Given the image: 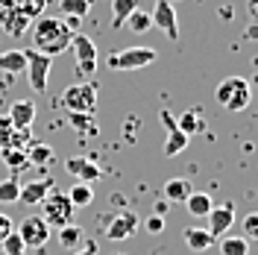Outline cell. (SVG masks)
I'll list each match as a JSON object with an SVG mask.
<instances>
[{
    "instance_id": "1",
    "label": "cell",
    "mask_w": 258,
    "mask_h": 255,
    "mask_svg": "<svg viewBox=\"0 0 258 255\" xmlns=\"http://www.w3.org/2000/svg\"><path fill=\"white\" fill-rule=\"evenodd\" d=\"M71 38H74V32L64 24V18L41 15V18H35V24H32V44H35L32 50L44 53L50 59L64 53V50H71Z\"/></svg>"
},
{
    "instance_id": "2",
    "label": "cell",
    "mask_w": 258,
    "mask_h": 255,
    "mask_svg": "<svg viewBox=\"0 0 258 255\" xmlns=\"http://www.w3.org/2000/svg\"><path fill=\"white\" fill-rule=\"evenodd\" d=\"M214 100L223 106L226 112H243L249 106V100H252V85H249V80H243V77H226L217 85Z\"/></svg>"
},
{
    "instance_id": "3",
    "label": "cell",
    "mask_w": 258,
    "mask_h": 255,
    "mask_svg": "<svg viewBox=\"0 0 258 255\" xmlns=\"http://www.w3.org/2000/svg\"><path fill=\"white\" fill-rule=\"evenodd\" d=\"M74 211L77 208L71 206V200H68V194L64 191H53L44 197V203H41V217H44V223L50 229H62V226H71L74 223Z\"/></svg>"
},
{
    "instance_id": "4",
    "label": "cell",
    "mask_w": 258,
    "mask_h": 255,
    "mask_svg": "<svg viewBox=\"0 0 258 255\" xmlns=\"http://www.w3.org/2000/svg\"><path fill=\"white\" fill-rule=\"evenodd\" d=\"M62 106L71 114H91L97 109V85L94 82H74L62 94Z\"/></svg>"
},
{
    "instance_id": "5",
    "label": "cell",
    "mask_w": 258,
    "mask_h": 255,
    "mask_svg": "<svg viewBox=\"0 0 258 255\" xmlns=\"http://www.w3.org/2000/svg\"><path fill=\"white\" fill-rule=\"evenodd\" d=\"M156 59H159V53L153 47H126L109 56V68L112 71H141L147 65H153Z\"/></svg>"
},
{
    "instance_id": "6",
    "label": "cell",
    "mask_w": 258,
    "mask_h": 255,
    "mask_svg": "<svg viewBox=\"0 0 258 255\" xmlns=\"http://www.w3.org/2000/svg\"><path fill=\"white\" fill-rule=\"evenodd\" d=\"M24 56H27V77H30V88L35 94H44L47 91V80H50V68H53V59L44 56V53H38V50H24Z\"/></svg>"
},
{
    "instance_id": "7",
    "label": "cell",
    "mask_w": 258,
    "mask_h": 255,
    "mask_svg": "<svg viewBox=\"0 0 258 255\" xmlns=\"http://www.w3.org/2000/svg\"><path fill=\"white\" fill-rule=\"evenodd\" d=\"M15 232L21 235V240H24V246L27 249H38V246H44L50 240V226L44 223V217L41 214H30V217H24L21 223L15 226Z\"/></svg>"
},
{
    "instance_id": "8",
    "label": "cell",
    "mask_w": 258,
    "mask_h": 255,
    "mask_svg": "<svg viewBox=\"0 0 258 255\" xmlns=\"http://www.w3.org/2000/svg\"><path fill=\"white\" fill-rule=\"evenodd\" d=\"M71 50L77 56V71H80L82 77H94V71H97V44L88 35H82V32H74Z\"/></svg>"
},
{
    "instance_id": "9",
    "label": "cell",
    "mask_w": 258,
    "mask_h": 255,
    "mask_svg": "<svg viewBox=\"0 0 258 255\" xmlns=\"http://www.w3.org/2000/svg\"><path fill=\"white\" fill-rule=\"evenodd\" d=\"M0 30L6 32L9 38H21L24 32L30 30V18L18 9L15 0H0Z\"/></svg>"
},
{
    "instance_id": "10",
    "label": "cell",
    "mask_w": 258,
    "mask_h": 255,
    "mask_svg": "<svg viewBox=\"0 0 258 255\" xmlns=\"http://www.w3.org/2000/svg\"><path fill=\"white\" fill-rule=\"evenodd\" d=\"M159 120H161V126H167L164 156L170 159V156H179L182 150H188V144H191V138H188L185 132H179V129H176V120H173V114L167 112V109H161V112H159Z\"/></svg>"
},
{
    "instance_id": "11",
    "label": "cell",
    "mask_w": 258,
    "mask_h": 255,
    "mask_svg": "<svg viewBox=\"0 0 258 255\" xmlns=\"http://www.w3.org/2000/svg\"><path fill=\"white\" fill-rule=\"evenodd\" d=\"M150 18H153V27H159L170 41H176V38H179L176 9H173V3H170V0H159V3H156V9L150 12Z\"/></svg>"
},
{
    "instance_id": "12",
    "label": "cell",
    "mask_w": 258,
    "mask_h": 255,
    "mask_svg": "<svg viewBox=\"0 0 258 255\" xmlns=\"http://www.w3.org/2000/svg\"><path fill=\"white\" fill-rule=\"evenodd\" d=\"M138 214L135 211H120V214H114L109 226H106V238L109 240H126L132 238L135 232H138Z\"/></svg>"
},
{
    "instance_id": "13",
    "label": "cell",
    "mask_w": 258,
    "mask_h": 255,
    "mask_svg": "<svg viewBox=\"0 0 258 255\" xmlns=\"http://www.w3.org/2000/svg\"><path fill=\"white\" fill-rule=\"evenodd\" d=\"M232 223H235V203H232V200H226V203H220V206H214L209 211V232H211V238H220L223 232H229Z\"/></svg>"
},
{
    "instance_id": "14",
    "label": "cell",
    "mask_w": 258,
    "mask_h": 255,
    "mask_svg": "<svg viewBox=\"0 0 258 255\" xmlns=\"http://www.w3.org/2000/svg\"><path fill=\"white\" fill-rule=\"evenodd\" d=\"M64 170L71 176H77V182H85V185H91V182H97L100 176H103V170H100V164H97L94 159H85V156H74V159L64 161Z\"/></svg>"
},
{
    "instance_id": "15",
    "label": "cell",
    "mask_w": 258,
    "mask_h": 255,
    "mask_svg": "<svg viewBox=\"0 0 258 255\" xmlns=\"http://www.w3.org/2000/svg\"><path fill=\"white\" fill-rule=\"evenodd\" d=\"M53 191V179H32L27 185H21V194H18V200H24V206H41L44 203V197Z\"/></svg>"
},
{
    "instance_id": "16",
    "label": "cell",
    "mask_w": 258,
    "mask_h": 255,
    "mask_svg": "<svg viewBox=\"0 0 258 255\" xmlns=\"http://www.w3.org/2000/svg\"><path fill=\"white\" fill-rule=\"evenodd\" d=\"M9 123L15 129H30L32 120H35V103L32 100H15L12 106H9Z\"/></svg>"
},
{
    "instance_id": "17",
    "label": "cell",
    "mask_w": 258,
    "mask_h": 255,
    "mask_svg": "<svg viewBox=\"0 0 258 255\" xmlns=\"http://www.w3.org/2000/svg\"><path fill=\"white\" fill-rule=\"evenodd\" d=\"M182 240H185V246H188V249H194V252H206V249H211V243H214L217 238H211L209 229L188 226V229L182 232Z\"/></svg>"
},
{
    "instance_id": "18",
    "label": "cell",
    "mask_w": 258,
    "mask_h": 255,
    "mask_svg": "<svg viewBox=\"0 0 258 255\" xmlns=\"http://www.w3.org/2000/svg\"><path fill=\"white\" fill-rule=\"evenodd\" d=\"M191 182L188 179H182V176H176V179H167L164 182V197L170 200V203H185L188 197H191Z\"/></svg>"
},
{
    "instance_id": "19",
    "label": "cell",
    "mask_w": 258,
    "mask_h": 255,
    "mask_svg": "<svg viewBox=\"0 0 258 255\" xmlns=\"http://www.w3.org/2000/svg\"><path fill=\"white\" fill-rule=\"evenodd\" d=\"M185 206H188V211L194 217H209V211L214 208V200L206 191H191V197L185 200Z\"/></svg>"
},
{
    "instance_id": "20",
    "label": "cell",
    "mask_w": 258,
    "mask_h": 255,
    "mask_svg": "<svg viewBox=\"0 0 258 255\" xmlns=\"http://www.w3.org/2000/svg\"><path fill=\"white\" fill-rule=\"evenodd\" d=\"M24 68H27L24 50H6V53H0V71H6V74H24Z\"/></svg>"
},
{
    "instance_id": "21",
    "label": "cell",
    "mask_w": 258,
    "mask_h": 255,
    "mask_svg": "<svg viewBox=\"0 0 258 255\" xmlns=\"http://www.w3.org/2000/svg\"><path fill=\"white\" fill-rule=\"evenodd\" d=\"M27 159H30V164H35V167H47V164H53V147H50V144L32 141L30 147H27Z\"/></svg>"
},
{
    "instance_id": "22",
    "label": "cell",
    "mask_w": 258,
    "mask_h": 255,
    "mask_svg": "<svg viewBox=\"0 0 258 255\" xmlns=\"http://www.w3.org/2000/svg\"><path fill=\"white\" fill-rule=\"evenodd\" d=\"M68 200H71V206H74V208L91 206V200H94V185H85V182H77V185H71V191H68Z\"/></svg>"
},
{
    "instance_id": "23",
    "label": "cell",
    "mask_w": 258,
    "mask_h": 255,
    "mask_svg": "<svg viewBox=\"0 0 258 255\" xmlns=\"http://www.w3.org/2000/svg\"><path fill=\"white\" fill-rule=\"evenodd\" d=\"M59 12L62 18H85L91 12V0H59Z\"/></svg>"
},
{
    "instance_id": "24",
    "label": "cell",
    "mask_w": 258,
    "mask_h": 255,
    "mask_svg": "<svg viewBox=\"0 0 258 255\" xmlns=\"http://www.w3.org/2000/svg\"><path fill=\"white\" fill-rule=\"evenodd\" d=\"M0 156H3V164H6L12 173H21V170H27V167H30L27 150H0Z\"/></svg>"
},
{
    "instance_id": "25",
    "label": "cell",
    "mask_w": 258,
    "mask_h": 255,
    "mask_svg": "<svg viewBox=\"0 0 258 255\" xmlns=\"http://www.w3.org/2000/svg\"><path fill=\"white\" fill-rule=\"evenodd\" d=\"M220 255H249V240L243 235H229L220 240Z\"/></svg>"
},
{
    "instance_id": "26",
    "label": "cell",
    "mask_w": 258,
    "mask_h": 255,
    "mask_svg": "<svg viewBox=\"0 0 258 255\" xmlns=\"http://www.w3.org/2000/svg\"><path fill=\"white\" fill-rule=\"evenodd\" d=\"M176 129H179V132H185L188 138H194L197 132H203V129H206V123H203V117H200L197 112H185V114H179Z\"/></svg>"
},
{
    "instance_id": "27",
    "label": "cell",
    "mask_w": 258,
    "mask_h": 255,
    "mask_svg": "<svg viewBox=\"0 0 258 255\" xmlns=\"http://www.w3.org/2000/svg\"><path fill=\"white\" fill-rule=\"evenodd\" d=\"M138 9V0H112V18H114V27H123L126 18Z\"/></svg>"
},
{
    "instance_id": "28",
    "label": "cell",
    "mask_w": 258,
    "mask_h": 255,
    "mask_svg": "<svg viewBox=\"0 0 258 255\" xmlns=\"http://www.w3.org/2000/svg\"><path fill=\"white\" fill-rule=\"evenodd\" d=\"M59 243H62V249H77L82 243V229L77 223L62 226V229H59Z\"/></svg>"
},
{
    "instance_id": "29",
    "label": "cell",
    "mask_w": 258,
    "mask_h": 255,
    "mask_svg": "<svg viewBox=\"0 0 258 255\" xmlns=\"http://www.w3.org/2000/svg\"><path fill=\"white\" fill-rule=\"evenodd\" d=\"M123 27H129L132 32H147L150 27H153V18H150V12H144V9H135V12L126 18Z\"/></svg>"
},
{
    "instance_id": "30",
    "label": "cell",
    "mask_w": 258,
    "mask_h": 255,
    "mask_svg": "<svg viewBox=\"0 0 258 255\" xmlns=\"http://www.w3.org/2000/svg\"><path fill=\"white\" fill-rule=\"evenodd\" d=\"M15 3H18V9L30 18V21L41 18V15H44V9H47V0H15Z\"/></svg>"
},
{
    "instance_id": "31",
    "label": "cell",
    "mask_w": 258,
    "mask_h": 255,
    "mask_svg": "<svg viewBox=\"0 0 258 255\" xmlns=\"http://www.w3.org/2000/svg\"><path fill=\"white\" fill-rule=\"evenodd\" d=\"M0 246H3V252L6 255H27V246H24V240L18 232H9L6 238L0 240Z\"/></svg>"
},
{
    "instance_id": "32",
    "label": "cell",
    "mask_w": 258,
    "mask_h": 255,
    "mask_svg": "<svg viewBox=\"0 0 258 255\" xmlns=\"http://www.w3.org/2000/svg\"><path fill=\"white\" fill-rule=\"evenodd\" d=\"M18 194H21L18 179H3L0 182V203H18Z\"/></svg>"
},
{
    "instance_id": "33",
    "label": "cell",
    "mask_w": 258,
    "mask_h": 255,
    "mask_svg": "<svg viewBox=\"0 0 258 255\" xmlns=\"http://www.w3.org/2000/svg\"><path fill=\"white\" fill-rule=\"evenodd\" d=\"M243 238H246V240H255L258 238V214H255V211H249V214L243 217Z\"/></svg>"
},
{
    "instance_id": "34",
    "label": "cell",
    "mask_w": 258,
    "mask_h": 255,
    "mask_svg": "<svg viewBox=\"0 0 258 255\" xmlns=\"http://www.w3.org/2000/svg\"><path fill=\"white\" fill-rule=\"evenodd\" d=\"M12 132H15V126H12V123H9V117L3 114V117H0V150H6V147H9Z\"/></svg>"
},
{
    "instance_id": "35",
    "label": "cell",
    "mask_w": 258,
    "mask_h": 255,
    "mask_svg": "<svg viewBox=\"0 0 258 255\" xmlns=\"http://www.w3.org/2000/svg\"><path fill=\"white\" fill-rule=\"evenodd\" d=\"M144 229L150 232V235H159V232H164V217H159V214L147 217V220H144Z\"/></svg>"
},
{
    "instance_id": "36",
    "label": "cell",
    "mask_w": 258,
    "mask_h": 255,
    "mask_svg": "<svg viewBox=\"0 0 258 255\" xmlns=\"http://www.w3.org/2000/svg\"><path fill=\"white\" fill-rule=\"evenodd\" d=\"M9 232H15V223H12V217H9V214H0V240L6 238Z\"/></svg>"
},
{
    "instance_id": "37",
    "label": "cell",
    "mask_w": 258,
    "mask_h": 255,
    "mask_svg": "<svg viewBox=\"0 0 258 255\" xmlns=\"http://www.w3.org/2000/svg\"><path fill=\"white\" fill-rule=\"evenodd\" d=\"M71 255H97V246L88 243V246H82V249H77V252H71Z\"/></svg>"
},
{
    "instance_id": "38",
    "label": "cell",
    "mask_w": 258,
    "mask_h": 255,
    "mask_svg": "<svg viewBox=\"0 0 258 255\" xmlns=\"http://www.w3.org/2000/svg\"><path fill=\"white\" fill-rule=\"evenodd\" d=\"M153 214H159V217H167V203H156V206H153Z\"/></svg>"
},
{
    "instance_id": "39",
    "label": "cell",
    "mask_w": 258,
    "mask_h": 255,
    "mask_svg": "<svg viewBox=\"0 0 258 255\" xmlns=\"http://www.w3.org/2000/svg\"><path fill=\"white\" fill-rule=\"evenodd\" d=\"M170 3H173V0H170Z\"/></svg>"
}]
</instances>
